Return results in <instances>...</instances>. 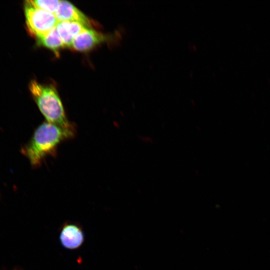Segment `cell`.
<instances>
[{
	"instance_id": "1",
	"label": "cell",
	"mask_w": 270,
	"mask_h": 270,
	"mask_svg": "<svg viewBox=\"0 0 270 270\" xmlns=\"http://www.w3.org/2000/svg\"><path fill=\"white\" fill-rule=\"evenodd\" d=\"M75 132L76 128H63L46 121L35 130L22 152L32 166H38L47 157L54 156L58 145L73 138Z\"/></svg>"
},
{
	"instance_id": "2",
	"label": "cell",
	"mask_w": 270,
	"mask_h": 270,
	"mask_svg": "<svg viewBox=\"0 0 270 270\" xmlns=\"http://www.w3.org/2000/svg\"><path fill=\"white\" fill-rule=\"evenodd\" d=\"M29 88L46 122L65 128H75L74 124L67 118L62 103L54 86L32 80L30 82Z\"/></svg>"
},
{
	"instance_id": "3",
	"label": "cell",
	"mask_w": 270,
	"mask_h": 270,
	"mask_svg": "<svg viewBox=\"0 0 270 270\" xmlns=\"http://www.w3.org/2000/svg\"><path fill=\"white\" fill-rule=\"evenodd\" d=\"M24 12L27 29L35 38L48 32L58 22L54 14L36 8L29 0L25 2Z\"/></svg>"
},
{
	"instance_id": "4",
	"label": "cell",
	"mask_w": 270,
	"mask_h": 270,
	"mask_svg": "<svg viewBox=\"0 0 270 270\" xmlns=\"http://www.w3.org/2000/svg\"><path fill=\"white\" fill-rule=\"evenodd\" d=\"M106 40V36L93 29L86 28L74 39L71 48L78 52H86Z\"/></svg>"
},
{
	"instance_id": "5",
	"label": "cell",
	"mask_w": 270,
	"mask_h": 270,
	"mask_svg": "<svg viewBox=\"0 0 270 270\" xmlns=\"http://www.w3.org/2000/svg\"><path fill=\"white\" fill-rule=\"evenodd\" d=\"M54 15L58 22H76L86 27L93 25L92 20L88 17L72 3L66 0H60L58 8Z\"/></svg>"
},
{
	"instance_id": "6",
	"label": "cell",
	"mask_w": 270,
	"mask_h": 270,
	"mask_svg": "<svg viewBox=\"0 0 270 270\" xmlns=\"http://www.w3.org/2000/svg\"><path fill=\"white\" fill-rule=\"evenodd\" d=\"M60 242L64 248L74 250L80 247L84 240V232L80 228L74 224H66L60 234Z\"/></svg>"
},
{
	"instance_id": "7",
	"label": "cell",
	"mask_w": 270,
	"mask_h": 270,
	"mask_svg": "<svg viewBox=\"0 0 270 270\" xmlns=\"http://www.w3.org/2000/svg\"><path fill=\"white\" fill-rule=\"evenodd\" d=\"M56 26L65 47L70 48L74 38L87 28L84 24L73 21H60Z\"/></svg>"
},
{
	"instance_id": "8",
	"label": "cell",
	"mask_w": 270,
	"mask_h": 270,
	"mask_svg": "<svg viewBox=\"0 0 270 270\" xmlns=\"http://www.w3.org/2000/svg\"><path fill=\"white\" fill-rule=\"evenodd\" d=\"M38 43L46 48H49L58 54L59 50L65 48L64 44L60 36L56 26L48 32L36 37Z\"/></svg>"
},
{
	"instance_id": "9",
	"label": "cell",
	"mask_w": 270,
	"mask_h": 270,
	"mask_svg": "<svg viewBox=\"0 0 270 270\" xmlns=\"http://www.w3.org/2000/svg\"><path fill=\"white\" fill-rule=\"evenodd\" d=\"M29 2L36 8L54 14L56 12L60 3L59 0H35Z\"/></svg>"
}]
</instances>
